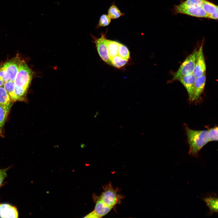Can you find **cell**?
Instances as JSON below:
<instances>
[{
    "mask_svg": "<svg viewBox=\"0 0 218 218\" xmlns=\"http://www.w3.org/2000/svg\"><path fill=\"white\" fill-rule=\"evenodd\" d=\"M117 55L122 58L128 61L130 58V52L127 48L120 43L118 47Z\"/></svg>",
    "mask_w": 218,
    "mask_h": 218,
    "instance_id": "ffe728a7",
    "label": "cell"
},
{
    "mask_svg": "<svg viewBox=\"0 0 218 218\" xmlns=\"http://www.w3.org/2000/svg\"><path fill=\"white\" fill-rule=\"evenodd\" d=\"M111 64L117 68H120L125 65L128 60L124 59L117 55L110 60Z\"/></svg>",
    "mask_w": 218,
    "mask_h": 218,
    "instance_id": "44dd1931",
    "label": "cell"
},
{
    "mask_svg": "<svg viewBox=\"0 0 218 218\" xmlns=\"http://www.w3.org/2000/svg\"><path fill=\"white\" fill-rule=\"evenodd\" d=\"M99 199L107 206L113 207L119 202V197L111 186H108L104 189Z\"/></svg>",
    "mask_w": 218,
    "mask_h": 218,
    "instance_id": "5b68a950",
    "label": "cell"
},
{
    "mask_svg": "<svg viewBox=\"0 0 218 218\" xmlns=\"http://www.w3.org/2000/svg\"><path fill=\"white\" fill-rule=\"evenodd\" d=\"M204 201L209 209L210 213H217L218 198L215 196H209L203 198Z\"/></svg>",
    "mask_w": 218,
    "mask_h": 218,
    "instance_id": "9a60e30c",
    "label": "cell"
},
{
    "mask_svg": "<svg viewBox=\"0 0 218 218\" xmlns=\"http://www.w3.org/2000/svg\"><path fill=\"white\" fill-rule=\"evenodd\" d=\"M4 83L5 82L4 81L0 79V87H2L3 85H4Z\"/></svg>",
    "mask_w": 218,
    "mask_h": 218,
    "instance_id": "4316f807",
    "label": "cell"
},
{
    "mask_svg": "<svg viewBox=\"0 0 218 218\" xmlns=\"http://www.w3.org/2000/svg\"><path fill=\"white\" fill-rule=\"evenodd\" d=\"M185 129L189 147V154L197 157L201 149L209 142L207 130H193L187 126Z\"/></svg>",
    "mask_w": 218,
    "mask_h": 218,
    "instance_id": "7a4b0ae2",
    "label": "cell"
},
{
    "mask_svg": "<svg viewBox=\"0 0 218 218\" xmlns=\"http://www.w3.org/2000/svg\"><path fill=\"white\" fill-rule=\"evenodd\" d=\"M11 99L4 88L0 87V104L10 105L11 104Z\"/></svg>",
    "mask_w": 218,
    "mask_h": 218,
    "instance_id": "d6986e66",
    "label": "cell"
},
{
    "mask_svg": "<svg viewBox=\"0 0 218 218\" xmlns=\"http://www.w3.org/2000/svg\"><path fill=\"white\" fill-rule=\"evenodd\" d=\"M120 43L117 41L107 40V52L110 60L117 55L118 49Z\"/></svg>",
    "mask_w": 218,
    "mask_h": 218,
    "instance_id": "2e32d148",
    "label": "cell"
},
{
    "mask_svg": "<svg viewBox=\"0 0 218 218\" xmlns=\"http://www.w3.org/2000/svg\"><path fill=\"white\" fill-rule=\"evenodd\" d=\"M21 61L19 56H16L2 64L8 75L9 81L14 82Z\"/></svg>",
    "mask_w": 218,
    "mask_h": 218,
    "instance_id": "8992f818",
    "label": "cell"
},
{
    "mask_svg": "<svg viewBox=\"0 0 218 218\" xmlns=\"http://www.w3.org/2000/svg\"><path fill=\"white\" fill-rule=\"evenodd\" d=\"M33 72L25 61L22 60L15 80V94L17 101L25 99L31 81Z\"/></svg>",
    "mask_w": 218,
    "mask_h": 218,
    "instance_id": "6da1fadb",
    "label": "cell"
},
{
    "mask_svg": "<svg viewBox=\"0 0 218 218\" xmlns=\"http://www.w3.org/2000/svg\"><path fill=\"white\" fill-rule=\"evenodd\" d=\"M206 65L201 45L197 51L196 61L193 74L196 78L206 74Z\"/></svg>",
    "mask_w": 218,
    "mask_h": 218,
    "instance_id": "ba28073f",
    "label": "cell"
},
{
    "mask_svg": "<svg viewBox=\"0 0 218 218\" xmlns=\"http://www.w3.org/2000/svg\"><path fill=\"white\" fill-rule=\"evenodd\" d=\"M203 0H186L175 6L174 12L198 18H208L202 8Z\"/></svg>",
    "mask_w": 218,
    "mask_h": 218,
    "instance_id": "3957f363",
    "label": "cell"
},
{
    "mask_svg": "<svg viewBox=\"0 0 218 218\" xmlns=\"http://www.w3.org/2000/svg\"><path fill=\"white\" fill-rule=\"evenodd\" d=\"M12 104L2 105L0 104V136H2V129Z\"/></svg>",
    "mask_w": 218,
    "mask_h": 218,
    "instance_id": "5bb4252c",
    "label": "cell"
},
{
    "mask_svg": "<svg viewBox=\"0 0 218 218\" xmlns=\"http://www.w3.org/2000/svg\"><path fill=\"white\" fill-rule=\"evenodd\" d=\"M197 51L195 50L188 55L173 74V80H178L184 76L193 73L194 68Z\"/></svg>",
    "mask_w": 218,
    "mask_h": 218,
    "instance_id": "277c9868",
    "label": "cell"
},
{
    "mask_svg": "<svg viewBox=\"0 0 218 218\" xmlns=\"http://www.w3.org/2000/svg\"><path fill=\"white\" fill-rule=\"evenodd\" d=\"M0 79L5 82L9 81L8 75L2 65L0 66Z\"/></svg>",
    "mask_w": 218,
    "mask_h": 218,
    "instance_id": "cb8c5ba5",
    "label": "cell"
},
{
    "mask_svg": "<svg viewBox=\"0 0 218 218\" xmlns=\"http://www.w3.org/2000/svg\"><path fill=\"white\" fill-rule=\"evenodd\" d=\"M94 39L97 51L100 58L106 63L111 64L107 51V39L105 35L102 34L100 38Z\"/></svg>",
    "mask_w": 218,
    "mask_h": 218,
    "instance_id": "52a82bcc",
    "label": "cell"
},
{
    "mask_svg": "<svg viewBox=\"0 0 218 218\" xmlns=\"http://www.w3.org/2000/svg\"><path fill=\"white\" fill-rule=\"evenodd\" d=\"M196 78L193 73L183 76L178 80L186 88L188 94L189 99L191 101L193 97Z\"/></svg>",
    "mask_w": 218,
    "mask_h": 218,
    "instance_id": "9c48e42d",
    "label": "cell"
},
{
    "mask_svg": "<svg viewBox=\"0 0 218 218\" xmlns=\"http://www.w3.org/2000/svg\"><path fill=\"white\" fill-rule=\"evenodd\" d=\"M18 215L15 206L8 203H0V218H18Z\"/></svg>",
    "mask_w": 218,
    "mask_h": 218,
    "instance_id": "8fae6325",
    "label": "cell"
},
{
    "mask_svg": "<svg viewBox=\"0 0 218 218\" xmlns=\"http://www.w3.org/2000/svg\"><path fill=\"white\" fill-rule=\"evenodd\" d=\"M207 136L209 142L218 140V127L215 126L207 130Z\"/></svg>",
    "mask_w": 218,
    "mask_h": 218,
    "instance_id": "7402d4cb",
    "label": "cell"
},
{
    "mask_svg": "<svg viewBox=\"0 0 218 218\" xmlns=\"http://www.w3.org/2000/svg\"><path fill=\"white\" fill-rule=\"evenodd\" d=\"M10 168L8 167L5 168L0 169V188L2 186L3 182L7 176V171Z\"/></svg>",
    "mask_w": 218,
    "mask_h": 218,
    "instance_id": "d4e9b609",
    "label": "cell"
},
{
    "mask_svg": "<svg viewBox=\"0 0 218 218\" xmlns=\"http://www.w3.org/2000/svg\"><path fill=\"white\" fill-rule=\"evenodd\" d=\"M206 74L196 78L191 101H197L203 92L206 82Z\"/></svg>",
    "mask_w": 218,
    "mask_h": 218,
    "instance_id": "30bf717a",
    "label": "cell"
},
{
    "mask_svg": "<svg viewBox=\"0 0 218 218\" xmlns=\"http://www.w3.org/2000/svg\"><path fill=\"white\" fill-rule=\"evenodd\" d=\"M124 15L115 4L112 5L108 11V15L111 19H117Z\"/></svg>",
    "mask_w": 218,
    "mask_h": 218,
    "instance_id": "ac0fdd59",
    "label": "cell"
},
{
    "mask_svg": "<svg viewBox=\"0 0 218 218\" xmlns=\"http://www.w3.org/2000/svg\"><path fill=\"white\" fill-rule=\"evenodd\" d=\"M202 8L207 14L208 18L218 19V6L206 0H203Z\"/></svg>",
    "mask_w": 218,
    "mask_h": 218,
    "instance_id": "7c38bea8",
    "label": "cell"
},
{
    "mask_svg": "<svg viewBox=\"0 0 218 218\" xmlns=\"http://www.w3.org/2000/svg\"><path fill=\"white\" fill-rule=\"evenodd\" d=\"M84 218H99L97 215L96 214L94 211L89 213Z\"/></svg>",
    "mask_w": 218,
    "mask_h": 218,
    "instance_id": "484cf974",
    "label": "cell"
},
{
    "mask_svg": "<svg viewBox=\"0 0 218 218\" xmlns=\"http://www.w3.org/2000/svg\"><path fill=\"white\" fill-rule=\"evenodd\" d=\"M111 18L108 15L103 14L100 17L98 24V27H105L109 25Z\"/></svg>",
    "mask_w": 218,
    "mask_h": 218,
    "instance_id": "603a6c76",
    "label": "cell"
},
{
    "mask_svg": "<svg viewBox=\"0 0 218 218\" xmlns=\"http://www.w3.org/2000/svg\"><path fill=\"white\" fill-rule=\"evenodd\" d=\"M112 208L106 205L99 198L96 201L94 211L99 217H101L107 214Z\"/></svg>",
    "mask_w": 218,
    "mask_h": 218,
    "instance_id": "4fadbf2b",
    "label": "cell"
},
{
    "mask_svg": "<svg viewBox=\"0 0 218 218\" xmlns=\"http://www.w3.org/2000/svg\"><path fill=\"white\" fill-rule=\"evenodd\" d=\"M15 84L14 82L10 81L5 83L4 88L9 95L12 101H16L15 94Z\"/></svg>",
    "mask_w": 218,
    "mask_h": 218,
    "instance_id": "e0dca14e",
    "label": "cell"
}]
</instances>
